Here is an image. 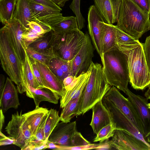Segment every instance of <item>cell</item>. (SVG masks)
<instances>
[{"label": "cell", "mask_w": 150, "mask_h": 150, "mask_svg": "<svg viewBox=\"0 0 150 150\" xmlns=\"http://www.w3.org/2000/svg\"><path fill=\"white\" fill-rule=\"evenodd\" d=\"M12 81L10 78L7 77L0 95V106L3 113L11 108L16 109L20 105L18 91Z\"/></svg>", "instance_id": "obj_21"}, {"label": "cell", "mask_w": 150, "mask_h": 150, "mask_svg": "<svg viewBox=\"0 0 150 150\" xmlns=\"http://www.w3.org/2000/svg\"><path fill=\"white\" fill-rule=\"evenodd\" d=\"M18 0H0V20L4 25L13 18Z\"/></svg>", "instance_id": "obj_29"}, {"label": "cell", "mask_w": 150, "mask_h": 150, "mask_svg": "<svg viewBox=\"0 0 150 150\" xmlns=\"http://www.w3.org/2000/svg\"><path fill=\"white\" fill-rule=\"evenodd\" d=\"M41 74L44 87L62 97L65 89L63 82L57 76L47 65L35 60Z\"/></svg>", "instance_id": "obj_18"}, {"label": "cell", "mask_w": 150, "mask_h": 150, "mask_svg": "<svg viewBox=\"0 0 150 150\" xmlns=\"http://www.w3.org/2000/svg\"><path fill=\"white\" fill-rule=\"evenodd\" d=\"M115 31L116 47L124 45L137 44L140 42L127 34L118 28L113 25Z\"/></svg>", "instance_id": "obj_33"}, {"label": "cell", "mask_w": 150, "mask_h": 150, "mask_svg": "<svg viewBox=\"0 0 150 150\" xmlns=\"http://www.w3.org/2000/svg\"><path fill=\"white\" fill-rule=\"evenodd\" d=\"M85 38V34L79 28L64 33L54 32L52 44L54 54L56 57L71 60L80 49Z\"/></svg>", "instance_id": "obj_6"}, {"label": "cell", "mask_w": 150, "mask_h": 150, "mask_svg": "<svg viewBox=\"0 0 150 150\" xmlns=\"http://www.w3.org/2000/svg\"><path fill=\"white\" fill-rule=\"evenodd\" d=\"M0 131V145L4 146L10 144H14V140L5 135L2 132Z\"/></svg>", "instance_id": "obj_43"}, {"label": "cell", "mask_w": 150, "mask_h": 150, "mask_svg": "<svg viewBox=\"0 0 150 150\" xmlns=\"http://www.w3.org/2000/svg\"><path fill=\"white\" fill-rule=\"evenodd\" d=\"M87 20L88 34L95 48L100 56L102 54L101 22L104 21L95 5L91 6L88 8Z\"/></svg>", "instance_id": "obj_13"}, {"label": "cell", "mask_w": 150, "mask_h": 150, "mask_svg": "<svg viewBox=\"0 0 150 150\" xmlns=\"http://www.w3.org/2000/svg\"><path fill=\"white\" fill-rule=\"evenodd\" d=\"M118 109L143 135L140 119L131 102L114 86H112L103 98ZM144 136V135H143Z\"/></svg>", "instance_id": "obj_8"}, {"label": "cell", "mask_w": 150, "mask_h": 150, "mask_svg": "<svg viewBox=\"0 0 150 150\" xmlns=\"http://www.w3.org/2000/svg\"><path fill=\"white\" fill-rule=\"evenodd\" d=\"M82 94L79 98L71 100L62 108L60 115V121L68 123L74 117L81 115L80 105Z\"/></svg>", "instance_id": "obj_28"}, {"label": "cell", "mask_w": 150, "mask_h": 150, "mask_svg": "<svg viewBox=\"0 0 150 150\" xmlns=\"http://www.w3.org/2000/svg\"><path fill=\"white\" fill-rule=\"evenodd\" d=\"M48 140L44 141L39 140L33 137L28 143L23 150H38L48 148L47 144Z\"/></svg>", "instance_id": "obj_37"}, {"label": "cell", "mask_w": 150, "mask_h": 150, "mask_svg": "<svg viewBox=\"0 0 150 150\" xmlns=\"http://www.w3.org/2000/svg\"><path fill=\"white\" fill-rule=\"evenodd\" d=\"M29 57L49 66L51 59L55 57L53 54L39 52L28 46L26 49Z\"/></svg>", "instance_id": "obj_34"}, {"label": "cell", "mask_w": 150, "mask_h": 150, "mask_svg": "<svg viewBox=\"0 0 150 150\" xmlns=\"http://www.w3.org/2000/svg\"><path fill=\"white\" fill-rule=\"evenodd\" d=\"M25 92L28 97L33 98L36 106H39L40 103L42 101L57 104L59 98L57 94L45 87L36 88L28 85Z\"/></svg>", "instance_id": "obj_22"}, {"label": "cell", "mask_w": 150, "mask_h": 150, "mask_svg": "<svg viewBox=\"0 0 150 150\" xmlns=\"http://www.w3.org/2000/svg\"><path fill=\"white\" fill-rule=\"evenodd\" d=\"M48 113L43 118L38 128L35 135L34 137L35 139L37 140L43 141L48 140H47L46 139L45 133V123Z\"/></svg>", "instance_id": "obj_40"}, {"label": "cell", "mask_w": 150, "mask_h": 150, "mask_svg": "<svg viewBox=\"0 0 150 150\" xmlns=\"http://www.w3.org/2000/svg\"><path fill=\"white\" fill-rule=\"evenodd\" d=\"M5 77L4 76L1 74L0 75V95L1 93L4 88L5 83Z\"/></svg>", "instance_id": "obj_46"}, {"label": "cell", "mask_w": 150, "mask_h": 150, "mask_svg": "<svg viewBox=\"0 0 150 150\" xmlns=\"http://www.w3.org/2000/svg\"><path fill=\"white\" fill-rule=\"evenodd\" d=\"M91 109L92 115L90 125L94 133L97 134L103 128L112 123V119L102 100L96 104Z\"/></svg>", "instance_id": "obj_20"}, {"label": "cell", "mask_w": 150, "mask_h": 150, "mask_svg": "<svg viewBox=\"0 0 150 150\" xmlns=\"http://www.w3.org/2000/svg\"><path fill=\"white\" fill-rule=\"evenodd\" d=\"M100 56L108 83L125 93L129 82L127 56L115 47Z\"/></svg>", "instance_id": "obj_2"}, {"label": "cell", "mask_w": 150, "mask_h": 150, "mask_svg": "<svg viewBox=\"0 0 150 150\" xmlns=\"http://www.w3.org/2000/svg\"><path fill=\"white\" fill-rule=\"evenodd\" d=\"M8 137L14 141V145L23 150L33 138L25 117L17 111L12 114L11 120L5 128Z\"/></svg>", "instance_id": "obj_7"}, {"label": "cell", "mask_w": 150, "mask_h": 150, "mask_svg": "<svg viewBox=\"0 0 150 150\" xmlns=\"http://www.w3.org/2000/svg\"><path fill=\"white\" fill-rule=\"evenodd\" d=\"M77 131L76 121L59 123L48 138V140L59 145L71 146L73 136Z\"/></svg>", "instance_id": "obj_15"}, {"label": "cell", "mask_w": 150, "mask_h": 150, "mask_svg": "<svg viewBox=\"0 0 150 150\" xmlns=\"http://www.w3.org/2000/svg\"><path fill=\"white\" fill-rule=\"evenodd\" d=\"M49 111L47 108L38 106L33 110L22 114L26 119L33 137L35 135L39 126Z\"/></svg>", "instance_id": "obj_24"}, {"label": "cell", "mask_w": 150, "mask_h": 150, "mask_svg": "<svg viewBox=\"0 0 150 150\" xmlns=\"http://www.w3.org/2000/svg\"><path fill=\"white\" fill-rule=\"evenodd\" d=\"M101 50L105 53L116 47L115 31L113 25L101 22Z\"/></svg>", "instance_id": "obj_25"}, {"label": "cell", "mask_w": 150, "mask_h": 150, "mask_svg": "<svg viewBox=\"0 0 150 150\" xmlns=\"http://www.w3.org/2000/svg\"><path fill=\"white\" fill-rule=\"evenodd\" d=\"M13 18L19 21L26 28L29 22L33 21L31 8L28 0H18Z\"/></svg>", "instance_id": "obj_26"}, {"label": "cell", "mask_w": 150, "mask_h": 150, "mask_svg": "<svg viewBox=\"0 0 150 150\" xmlns=\"http://www.w3.org/2000/svg\"><path fill=\"white\" fill-rule=\"evenodd\" d=\"M147 105L148 107L150 108V103H147Z\"/></svg>", "instance_id": "obj_50"}, {"label": "cell", "mask_w": 150, "mask_h": 150, "mask_svg": "<svg viewBox=\"0 0 150 150\" xmlns=\"http://www.w3.org/2000/svg\"><path fill=\"white\" fill-rule=\"evenodd\" d=\"M35 2L43 4L45 5L48 6H49L52 7V8H56L59 10L62 11V9L61 8L53 2H52L51 0H32Z\"/></svg>", "instance_id": "obj_44"}, {"label": "cell", "mask_w": 150, "mask_h": 150, "mask_svg": "<svg viewBox=\"0 0 150 150\" xmlns=\"http://www.w3.org/2000/svg\"><path fill=\"white\" fill-rule=\"evenodd\" d=\"M109 142L111 149L150 150V148L142 141L122 130L115 129Z\"/></svg>", "instance_id": "obj_11"}, {"label": "cell", "mask_w": 150, "mask_h": 150, "mask_svg": "<svg viewBox=\"0 0 150 150\" xmlns=\"http://www.w3.org/2000/svg\"><path fill=\"white\" fill-rule=\"evenodd\" d=\"M90 69V76L82 94L81 115L84 114L102 100L111 87L107 82L100 64L92 62Z\"/></svg>", "instance_id": "obj_5"}, {"label": "cell", "mask_w": 150, "mask_h": 150, "mask_svg": "<svg viewBox=\"0 0 150 150\" xmlns=\"http://www.w3.org/2000/svg\"><path fill=\"white\" fill-rule=\"evenodd\" d=\"M150 16L132 0H121L116 25L139 40L150 30Z\"/></svg>", "instance_id": "obj_1"}, {"label": "cell", "mask_w": 150, "mask_h": 150, "mask_svg": "<svg viewBox=\"0 0 150 150\" xmlns=\"http://www.w3.org/2000/svg\"><path fill=\"white\" fill-rule=\"evenodd\" d=\"M102 100L104 105L109 111L112 122L115 125L116 129L128 132L142 141L150 148V144L146 140L143 135L127 117L108 101L103 98Z\"/></svg>", "instance_id": "obj_12"}, {"label": "cell", "mask_w": 150, "mask_h": 150, "mask_svg": "<svg viewBox=\"0 0 150 150\" xmlns=\"http://www.w3.org/2000/svg\"><path fill=\"white\" fill-rule=\"evenodd\" d=\"M35 78L40 87H45L41 74L34 59L29 57Z\"/></svg>", "instance_id": "obj_39"}, {"label": "cell", "mask_w": 150, "mask_h": 150, "mask_svg": "<svg viewBox=\"0 0 150 150\" xmlns=\"http://www.w3.org/2000/svg\"><path fill=\"white\" fill-rule=\"evenodd\" d=\"M90 75L89 68L86 73L76 77L72 82L65 88L64 94L60 99L61 108H63L71 100L81 96L88 81Z\"/></svg>", "instance_id": "obj_17"}, {"label": "cell", "mask_w": 150, "mask_h": 150, "mask_svg": "<svg viewBox=\"0 0 150 150\" xmlns=\"http://www.w3.org/2000/svg\"><path fill=\"white\" fill-rule=\"evenodd\" d=\"M93 52L91 40L88 33L86 32L80 49L71 60L72 75L78 77L88 70L92 62Z\"/></svg>", "instance_id": "obj_9"}, {"label": "cell", "mask_w": 150, "mask_h": 150, "mask_svg": "<svg viewBox=\"0 0 150 150\" xmlns=\"http://www.w3.org/2000/svg\"><path fill=\"white\" fill-rule=\"evenodd\" d=\"M116 129L115 125L112 122L103 128L96 134L94 139L93 142L103 143L105 141L112 137L114 133V131Z\"/></svg>", "instance_id": "obj_35"}, {"label": "cell", "mask_w": 150, "mask_h": 150, "mask_svg": "<svg viewBox=\"0 0 150 150\" xmlns=\"http://www.w3.org/2000/svg\"><path fill=\"white\" fill-rule=\"evenodd\" d=\"M142 10L150 15V0H132Z\"/></svg>", "instance_id": "obj_42"}, {"label": "cell", "mask_w": 150, "mask_h": 150, "mask_svg": "<svg viewBox=\"0 0 150 150\" xmlns=\"http://www.w3.org/2000/svg\"><path fill=\"white\" fill-rule=\"evenodd\" d=\"M27 28L23 33L22 38L26 49L31 43L52 30L50 26L42 25L35 21L29 22Z\"/></svg>", "instance_id": "obj_23"}, {"label": "cell", "mask_w": 150, "mask_h": 150, "mask_svg": "<svg viewBox=\"0 0 150 150\" xmlns=\"http://www.w3.org/2000/svg\"><path fill=\"white\" fill-rule=\"evenodd\" d=\"M127 56L129 82L133 88L143 90L150 83V74L143 43L116 47Z\"/></svg>", "instance_id": "obj_4"}, {"label": "cell", "mask_w": 150, "mask_h": 150, "mask_svg": "<svg viewBox=\"0 0 150 150\" xmlns=\"http://www.w3.org/2000/svg\"><path fill=\"white\" fill-rule=\"evenodd\" d=\"M6 25L8 29L10 41L19 59L23 64L25 53L22 35L27 28L19 21L13 18L12 21Z\"/></svg>", "instance_id": "obj_16"}, {"label": "cell", "mask_w": 150, "mask_h": 150, "mask_svg": "<svg viewBox=\"0 0 150 150\" xmlns=\"http://www.w3.org/2000/svg\"><path fill=\"white\" fill-rule=\"evenodd\" d=\"M52 30L57 33L67 32L79 28L76 16L64 17L59 22L51 26Z\"/></svg>", "instance_id": "obj_30"}, {"label": "cell", "mask_w": 150, "mask_h": 150, "mask_svg": "<svg viewBox=\"0 0 150 150\" xmlns=\"http://www.w3.org/2000/svg\"><path fill=\"white\" fill-rule=\"evenodd\" d=\"M33 21L42 25L50 26L62 21L64 16L60 10L32 0H28Z\"/></svg>", "instance_id": "obj_10"}, {"label": "cell", "mask_w": 150, "mask_h": 150, "mask_svg": "<svg viewBox=\"0 0 150 150\" xmlns=\"http://www.w3.org/2000/svg\"><path fill=\"white\" fill-rule=\"evenodd\" d=\"M54 38V32L52 30L33 42L28 46L39 52L54 54L52 44Z\"/></svg>", "instance_id": "obj_27"}, {"label": "cell", "mask_w": 150, "mask_h": 150, "mask_svg": "<svg viewBox=\"0 0 150 150\" xmlns=\"http://www.w3.org/2000/svg\"><path fill=\"white\" fill-rule=\"evenodd\" d=\"M76 77V76L73 75H70L64 79L63 82L65 88L72 82Z\"/></svg>", "instance_id": "obj_45"}, {"label": "cell", "mask_w": 150, "mask_h": 150, "mask_svg": "<svg viewBox=\"0 0 150 150\" xmlns=\"http://www.w3.org/2000/svg\"><path fill=\"white\" fill-rule=\"evenodd\" d=\"M125 94L128 96V99L132 104L140 119L145 138L150 132V108L147 105L148 99L134 93L128 88Z\"/></svg>", "instance_id": "obj_14"}, {"label": "cell", "mask_w": 150, "mask_h": 150, "mask_svg": "<svg viewBox=\"0 0 150 150\" xmlns=\"http://www.w3.org/2000/svg\"><path fill=\"white\" fill-rule=\"evenodd\" d=\"M60 121L58 112L51 108L49 110L45 126V137L48 140L51 133Z\"/></svg>", "instance_id": "obj_32"}, {"label": "cell", "mask_w": 150, "mask_h": 150, "mask_svg": "<svg viewBox=\"0 0 150 150\" xmlns=\"http://www.w3.org/2000/svg\"><path fill=\"white\" fill-rule=\"evenodd\" d=\"M52 2L60 7H63L66 2L69 0H51Z\"/></svg>", "instance_id": "obj_47"}, {"label": "cell", "mask_w": 150, "mask_h": 150, "mask_svg": "<svg viewBox=\"0 0 150 150\" xmlns=\"http://www.w3.org/2000/svg\"><path fill=\"white\" fill-rule=\"evenodd\" d=\"M0 58L2 68L17 85L18 91L21 94L26 92L23 64L16 55L10 41L6 25L0 30Z\"/></svg>", "instance_id": "obj_3"}, {"label": "cell", "mask_w": 150, "mask_h": 150, "mask_svg": "<svg viewBox=\"0 0 150 150\" xmlns=\"http://www.w3.org/2000/svg\"><path fill=\"white\" fill-rule=\"evenodd\" d=\"M143 44L146 62L150 74V35L146 38ZM148 87L150 89V83Z\"/></svg>", "instance_id": "obj_41"}, {"label": "cell", "mask_w": 150, "mask_h": 150, "mask_svg": "<svg viewBox=\"0 0 150 150\" xmlns=\"http://www.w3.org/2000/svg\"><path fill=\"white\" fill-rule=\"evenodd\" d=\"M25 56L23 63V69L26 90L28 85H29L36 88H41L35 78L31 62L26 49H25Z\"/></svg>", "instance_id": "obj_31"}, {"label": "cell", "mask_w": 150, "mask_h": 150, "mask_svg": "<svg viewBox=\"0 0 150 150\" xmlns=\"http://www.w3.org/2000/svg\"><path fill=\"white\" fill-rule=\"evenodd\" d=\"M95 6L105 23L117 22L121 0H93Z\"/></svg>", "instance_id": "obj_19"}, {"label": "cell", "mask_w": 150, "mask_h": 150, "mask_svg": "<svg viewBox=\"0 0 150 150\" xmlns=\"http://www.w3.org/2000/svg\"><path fill=\"white\" fill-rule=\"evenodd\" d=\"M80 5V0H73L69 5V7L75 15L79 28L81 30L84 27L85 21L81 13Z\"/></svg>", "instance_id": "obj_36"}, {"label": "cell", "mask_w": 150, "mask_h": 150, "mask_svg": "<svg viewBox=\"0 0 150 150\" xmlns=\"http://www.w3.org/2000/svg\"><path fill=\"white\" fill-rule=\"evenodd\" d=\"M145 139L148 143L150 144V132L146 136Z\"/></svg>", "instance_id": "obj_49"}, {"label": "cell", "mask_w": 150, "mask_h": 150, "mask_svg": "<svg viewBox=\"0 0 150 150\" xmlns=\"http://www.w3.org/2000/svg\"><path fill=\"white\" fill-rule=\"evenodd\" d=\"M91 143L77 131L72 139L71 146H80L89 144Z\"/></svg>", "instance_id": "obj_38"}, {"label": "cell", "mask_w": 150, "mask_h": 150, "mask_svg": "<svg viewBox=\"0 0 150 150\" xmlns=\"http://www.w3.org/2000/svg\"><path fill=\"white\" fill-rule=\"evenodd\" d=\"M3 112L1 109L0 110V131L2 129L3 125L4 124L5 120V117L3 114Z\"/></svg>", "instance_id": "obj_48"}]
</instances>
